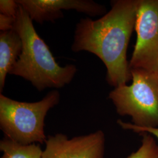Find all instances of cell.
Wrapping results in <instances>:
<instances>
[{"instance_id":"6da1fadb","label":"cell","mask_w":158,"mask_h":158,"mask_svg":"<svg viewBox=\"0 0 158 158\" xmlns=\"http://www.w3.org/2000/svg\"><path fill=\"white\" fill-rule=\"evenodd\" d=\"M138 0H117L100 18L87 17L77 23L72 45L74 52L87 51L107 69L106 80L115 88L132 80L127 52L135 25Z\"/></svg>"},{"instance_id":"7a4b0ae2","label":"cell","mask_w":158,"mask_h":158,"mask_svg":"<svg viewBox=\"0 0 158 158\" xmlns=\"http://www.w3.org/2000/svg\"><path fill=\"white\" fill-rule=\"evenodd\" d=\"M23 41V51L10 74L29 81L39 91L60 89L69 84L77 73L74 64L60 66L48 46L36 32L33 21L19 5L14 28Z\"/></svg>"},{"instance_id":"3957f363","label":"cell","mask_w":158,"mask_h":158,"mask_svg":"<svg viewBox=\"0 0 158 158\" xmlns=\"http://www.w3.org/2000/svg\"><path fill=\"white\" fill-rule=\"evenodd\" d=\"M57 90L49 92L39 102H18L0 94V128L6 138L22 145L45 143V119L59 102Z\"/></svg>"},{"instance_id":"277c9868","label":"cell","mask_w":158,"mask_h":158,"mask_svg":"<svg viewBox=\"0 0 158 158\" xmlns=\"http://www.w3.org/2000/svg\"><path fill=\"white\" fill-rule=\"evenodd\" d=\"M132 82L115 88L109 94L117 113L130 116L132 124L158 128V74L131 69Z\"/></svg>"},{"instance_id":"5b68a950","label":"cell","mask_w":158,"mask_h":158,"mask_svg":"<svg viewBox=\"0 0 158 158\" xmlns=\"http://www.w3.org/2000/svg\"><path fill=\"white\" fill-rule=\"evenodd\" d=\"M130 68L158 74V0H138Z\"/></svg>"},{"instance_id":"8992f818","label":"cell","mask_w":158,"mask_h":158,"mask_svg":"<svg viewBox=\"0 0 158 158\" xmlns=\"http://www.w3.org/2000/svg\"><path fill=\"white\" fill-rule=\"evenodd\" d=\"M105 143L102 130L72 138L57 134L48 136L42 158H104Z\"/></svg>"},{"instance_id":"52a82bcc","label":"cell","mask_w":158,"mask_h":158,"mask_svg":"<svg viewBox=\"0 0 158 158\" xmlns=\"http://www.w3.org/2000/svg\"><path fill=\"white\" fill-rule=\"evenodd\" d=\"M32 21L42 24L63 17L62 10H76L89 17L106 14V7L91 0H17Z\"/></svg>"},{"instance_id":"ba28073f","label":"cell","mask_w":158,"mask_h":158,"mask_svg":"<svg viewBox=\"0 0 158 158\" xmlns=\"http://www.w3.org/2000/svg\"><path fill=\"white\" fill-rule=\"evenodd\" d=\"M23 51V41L12 29L0 33V93L3 91L6 77L17 62Z\"/></svg>"},{"instance_id":"9c48e42d","label":"cell","mask_w":158,"mask_h":158,"mask_svg":"<svg viewBox=\"0 0 158 158\" xmlns=\"http://www.w3.org/2000/svg\"><path fill=\"white\" fill-rule=\"evenodd\" d=\"M1 158H42L43 151L39 145H22L5 137L0 141Z\"/></svg>"},{"instance_id":"30bf717a","label":"cell","mask_w":158,"mask_h":158,"mask_svg":"<svg viewBox=\"0 0 158 158\" xmlns=\"http://www.w3.org/2000/svg\"><path fill=\"white\" fill-rule=\"evenodd\" d=\"M141 144L138 149L126 158H158V145L152 135L140 134Z\"/></svg>"},{"instance_id":"8fae6325","label":"cell","mask_w":158,"mask_h":158,"mask_svg":"<svg viewBox=\"0 0 158 158\" xmlns=\"http://www.w3.org/2000/svg\"><path fill=\"white\" fill-rule=\"evenodd\" d=\"M118 124L124 130H131L136 133H148L151 135L155 136L158 139V128H151V127H141L133 124L132 123H125L121 119L117 121Z\"/></svg>"},{"instance_id":"7c38bea8","label":"cell","mask_w":158,"mask_h":158,"mask_svg":"<svg viewBox=\"0 0 158 158\" xmlns=\"http://www.w3.org/2000/svg\"><path fill=\"white\" fill-rule=\"evenodd\" d=\"M19 8V4L14 0L0 1V14L7 17L16 18Z\"/></svg>"},{"instance_id":"4fadbf2b","label":"cell","mask_w":158,"mask_h":158,"mask_svg":"<svg viewBox=\"0 0 158 158\" xmlns=\"http://www.w3.org/2000/svg\"><path fill=\"white\" fill-rule=\"evenodd\" d=\"M15 18L7 17L0 14V30L1 31H9L14 28Z\"/></svg>"}]
</instances>
